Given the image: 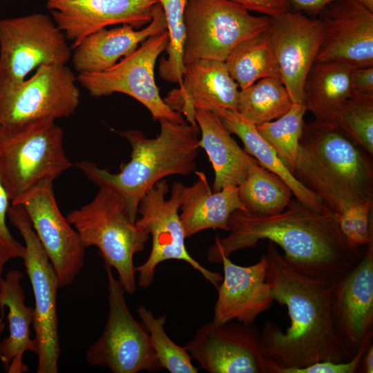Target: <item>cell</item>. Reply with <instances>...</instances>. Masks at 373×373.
<instances>
[{"mask_svg":"<svg viewBox=\"0 0 373 373\" xmlns=\"http://www.w3.org/2000/svg\"><path fill=\"white\" fill-rule=\"evenodd\" d=\"M189 0H158L164 12L169 44L167 57L159 61V75L169 82L180 86L185 71L183 51L185 40L184 13Z\"/></svg>","mask_w":373,"mask_h":373,"instance_id":"33","label":"cell"},{"mask_svg":"<svg viewBox=\"0 0 373 373\" xmlns=\"http://www.w3.org/2000/svg\"><path fill=\"white\" fill-rule=\"evenodd\" d=\"M1 125L0 124V133H1Z\"/></svg>","mask_w":373,"mask_h":373,"instance_id":"45","label":"cell"},{"mask_svg":"<svg viewBox=\"0 0 373 373\" xmlns=\"http://www.w3.org/2000/svg\"><path fill=\"white\" fill-rule=\"evenodd\" d=\"M357 372L365 373L373 372V345L371 343L364 352L360 361Z\"/></svg>","mask_w":373,"mask_h":373,"instance_id":"41","label":"cell"},{"mask_svg":"<svg viewBox=\"0 0 373 373\" xmlns=\"http://www.w3.org/2000/svg\"><path fill=\"white\" fill-rule=\"evenodd\" d=\"M220 263L224 275L217 288L213 321L224 323L236 320L254 323L257 316L268 310L274 301L265 278L266 254L256 264L246 267L234 264L226 256L221 257Z\"/></svg>","mask_w":373,"mask_h":373,"instance_id":"21","label":"cell"},{"mask_svg":"<svg viewBox=\"0 0 373 373\" xmlns=\"http://www.w3.org/2000/svg\"><path fill=\"white\" fill-rule=\"evenodd\" d=\"M271 41L281 82L293 103L303 104L306 76L322 41V28L316 17L287 11L271 17Z\"/></svg>","mask_w":373,"mask_h":373,"instance_id":"18","label":"cell"},{"mask_svg":"<svg viewBox=\"0 0 373 373\" xmlns=\"http://www.w3.org/2000/svg\"><path fill=\"white\" fill-rule=\"evenodd\" d=\"M228 225L229 234L216 236L207 250L211 263H220L222 256L229 257L237 251L255 248L267 239L283 249L284 258L298 271L336 283L358 264L365 251L349 244L336 213L326 204L316 211L296 198L282 212L271 216L236 210Z\"/></svg>","mask_w":373,"mask_h":373,"instance_id":"1","label":"cell"},{"mask_svg":"<svg viewBox=\"0 0 373 373\" xmlns=\"http://www.w3.org/2000/svg\"><path fill=\"white\" fill-rule=\"evenodd\" d=\"M168 44L166 30L152 35L111 68L99 73L79 74L77 80L92 97L108 96L114 93L126 94L143 104L153 119L183 123L185 120L182 115L172 110L161 97L154 77L157 59Z\"/></svg>","mask_w":373,"mask_h":373,"instance_id":"13","label":"cell"},{"mask_svg":"<svg viewBox=\"0 0 373 373\" xmlns=\"http://www.w3.org/2000/svg\"><path fill=\"white\" fill-rule=\"evenodd\" d=\"M181 183H173L171 198L166 199L169 189L166 180L162 179L140 202V218L136 219L135 224L151 236L152 246L147 260L135 267V272H138L137 284L142 288L149 287L154 280L155 269L160 263L178 260L187 262L217 289L222 276L205 268L186 248V237L178 213Z\"/></svg>","mask_w":373,"mask_h":373,"instance_id":"10","label":"cell"},{"mask_svg":"<svg viewBox=\"0 0 373 373\" xmlns=\"http://www.w3.org/2000/svg\"><path fill=\"white\" fill-rule=\"evenodd\" d=\"M10 198L0 180V269L10 260L23 258L26 248L11 234L6 224V216L10 208Z\"/></svg>","mask_w":373,"mask_h":373,"instance_id":"36","label":"cell"},{"mask_svg":"<svg viewBox=\"0 0 373 373\" xmlns=\"http://www.w3.org/2000/svg\"><path fill=\"white\" fill-rule=\"evenodd\" d=\"M88 204L69 212L66 218L86 248L99 250L104 264L114 268L124 291L136 289L133 257L144 249L149 234L135 224L122 198L108 188H99Z\"/></svg>","mask_w":373,"mask_h":373,"instance_id":"6","label":"cell"},{"mask_svg":"<svg viewBox=\"0 0 373 373\" xmlns=\"http://www.w3.org/2000/svg\"><path fill=\"white\" fill-rule=\"evenodd\" d=\"M265 278L271 296L286 305L290 325L284 332L272 321L261 329V350L270 373L321 361H347L333 323L336 283L314 278L292 267L269 242Z\"/></svg>","mask_w":373,"mask_h":373,"instance_id":"2","label":"cell"},{"mask_svg":"<svg viewBox=\"0 0 373 373\" xmlns=\"http://www.w3.org/2000/svg\"><path fill=\"white\" fill-rule=\"evenodd\" d=\"M224 63L240 90L262 78L280 79L269 28L239 43Z\"/></svg>","mask_w":373,"mask_h":373,"instance_id":"28","label":"cell"},{"mask_svg":"<svg viewBox=\"0 0 373 373\" xmlns=\"http://www.w3.org/2000/svg\"><path fill=\"white\" fill-rule=\"evenodd\" d=\"M350 86L354 94H373V66L352 68Z\"/></svg>","mask_w":373,"mask_h":373,"instance_id":"39","label":"cell"},{"mask_svg":"<svg viewBox=\"0 0 373 373\" xmlns=\"http://www.w3.org/2000/svg\"><path fill=\"white\" fill-rule=\"evenodd\" d=\"M240 3L249 11L273 17L289 11L283 0H230Z\"/></svg>","mask_w":373,"mask_h":373,"instance_id":"38","label":"cell"},{"mask_svg":"<svg viewBox=\"0 0 373 373\" xmlns=\"http://www.w3.org/2000/svg\"><path fill=\"white\" fill-rule=\"evenodd\" d=\"M159 122L160 132L155 138H148L137 130L119 132L131 147V160L121 166L119 173H112L90 161L75 164L99 188L117 193L135 222L141 199L158 181L172 175L186 176L197 169L199 129L186 121Z\"/></svg>","mask_w":373,"mask_h":373,"instance_id":"3","label":"cell"},{"mask_svg":"<svg viewBox=\"0 0 373 373\" xmlns=\"http://www.w3.org/2000/svg\"><path fill=\"white\" fill-rule=\"evenodd\" d=\"M184 19V65L202 59L225 61L236 46L271 23V17L252 15L230 0H189Z\"/></svg>","mask_w":373,"mask_h":373,"instance_id":"7","label":"cell"},{"mask_svg":"<svg viewBox=\"0 0 373 373\" xmlns=\"http://www.w3.org/2000/svg\"><path fill=\"white\" fill-rule=\"evenodd\" d=\"M352 67L341 61H314L303 89V104L317 122L335 124L338 109L352 95Z\"/></svg>","mask_w":373,"mask_h":373,"instance_id":"26","label":"cell"},{"mask_svg":"<svg viewBox=\"0 0 373 373\" xmlns=\"http://www.w3.org/2000/svg\"><path fill=\"white\" fill-rule=\"evenodd\" d=\"M66 39L45 14L0 19V84L21 82L44 64H66L71 57Z\"/></svg>","mask_w":373,"mask_h":373,"instance_id":"11","label":"cell"},{"mask_svg":"<svg viewBox=\"0 0 373 373\" xmlns=\"http://www.w3.org/2000/svg\"><path fill=\"white\" fill-rule=\"evenodd\" d=\"M53 181L46 180L11 202L26 210L32 228L57 274L60 287L70 285L82 270L86 247L61 213Z\"/></svg>","mask_w":373,"mask_h":373,"instance_id":"14","label":"cell"},{"mask_svg":"<svg viewBox=\"0 0 373 373\" xmlns=\"http://www.w3.org/2000/svg\"><path fill=\"white\" fill-rule=\"evenodd\" d=\"M23 273L17 269L8 271L0 277V310L3 318L5 307L9 334L0 342V359L8 373H23L28 370L23 361L25 352L36 354V346L30 337V326L34 319V308L26 305L21 281Z\"/></svg>","mask_w":373,"mask_h":373,"instance_id":"25","label":"cell"},{"mask_svg":"<svg viewBox=\"0 0 373 373\" xmlns=\"http://www.w3.org/2000/svg\"><path fill=\"white\" fill-rule=\"evenodd\" d=\"M334 124L373 155V94H354L338 109Z\"/></svg>","mask_w":373,"mask_h":373,"instance_id":"34","label":"cell"},{"mask_svg":"<svg viewBox=\"0 0 373 373\" xmlns=\"http://www.w3.org/2000/svg\"><path fill=\"white\" fill-rule=\"evenodd\" d=\"M64 131L43 118L0 133V180L12 202L46 180L54 181L73 166L64 149Z\"/></svg>","mask_w":373,"mask_h":373,"instance_id":"5","label":"cell"},{"mask_svg":"<svg viewBox=\"0 0 373 373\" xmlns=\"http://www.w3.org/2000/svg\"><path fill=\"white\" fill-rule=\"evenodd\" d=\"M195 119L201 132L199 146L205 151L214 171L213 191L238 186L256 159L240 148L216 113L196 110Z\"/></svg>","mask_w":373,"mask_h":373,"instance_id":"24","label":"cell"},{"mask_svg":"<svg viewBox=\"0 0 373 373\" xmlns=\"http://www.w3.org/2000/svg\"><path fill=\"white\" fill-rule=\"evenodd\" d=\"M184 66L182 84L163 99L172 110L184 115L185 121L196 128V110L214 113L222 109L236 111L238 86L224 61L202 59Z\"/></svg>","mask_w":373,"mask_h":373,"instance_id":"20","label":"cell"},{"mask_svg":"<svg viewBox=\"0 0 373 373\" xmlns=\"http://www.w3.org/2000/svg\"><path fill=\"white\" fill-rule=\"evenodd\" d=\"M2 271L3 270L0 269V277L1 276Z\"/></svg>","mask_w":373,"mask_h":373,"instance_id":"44","label":"cell"},{"mask_svg":"<svg viewBox=\"0 0 373 373\" xmlns=\"http://www.w3.org/2000/svg\"><path fill=\"white\" fill-rule=\"evenodd\" d=\"M316 17L322 41L315 61H337L353 68L373 66V12L356 0H336Z\"/></svg>","mask_w":373,"mask_h":373,"instance_id":"17","label":"cell"},{"mask_svg":"<svg viewBox=\"0 0 373 373\" xmlns=\"http://www.w3.org/2000/svg\"><path fill=\"white\" fill-rule=\"evenodd\" d=\"M292 173L336 213L373 200L372 155L335 124L304 123Z\"/></svg>","mask_w":373,"mask_h":373,"instance_id":"4","label":"cell"},{"mask_svg":"<svg viewBox=\"0 0 373 373\" xmlns=\"http://www.w3.org/2000/svg\"><path fill=\"white\" fill-rule=\"evenodd\" d=\"M372 202L367 200L336 213L341 231L354 247H362L373 242Z\"/></svg>","mask_w":373,"mask_h":373,"instance_id":"35","label":"cell"},{"mask_svg":"<svg viewBox=\"0 0 373 373\" xmlns=\"http://www.w3.org/2000/svg\"><path fill=\"white\" fill-rule=\"evenodd\" d=\"M141 322L150 337L151 344L162 368L170 373H197L198 367L191 362V356L185 347L174 343L167 335L164 326L166 315L155 318L145 306L137 309Z\"/></svg>","mask_w":373,"mask_h":373,"instance_id":"32","label":"cell"},{"mask_svg":"<svg viewBox=\"0 0 373 373\" xmlns=\"http://www.w3.org/2000/svg\"><path fill=\"white\" fill-rule=\"evenodd\" d=\"M76 80L66 64H48L39 66L29 79L0 84L1 126L70 116L79 103Z\"/></svg>","mask_w":373,"mask_h":373,"instance_id":"12","label":"cell"},{"mask_svg":"<svg viewBox=\"0 0 373 373\" xmlns=\"http://www.w3.org/2000/svg\"><path fill=\"white\" fill-rule=\"evenodd\" d=\"M158 0H47L52 19L77 47L89 35L108 26L149 24Z\"/></svg>","mask_w":373,"mask_h":373,"instance_id":"19","label":"cell"},{"mask_svg":"<svg viewBox=\"0 0 373 373\" xmlns=\"http://www.w3.org/2000/svg\"><path fill=\"white\" fill-rule=\"evenodd\" d=\"M305 112L303 104L293 103L289 110L280 117L256 126L259 134L291 173L298 157L299 140Z\"/></svg>","mask_w":373,"mask_h":373,"instance_id":"31","label":"cell"},{"mask_svg":"<svg viewBox=\"0 0 373 373\" xmlns=\"http://www.w3.org/2000/svg\"><path fill=\"white\" fill-rule=\"evenodd\" d=\"M368 10L373 12V0H356Z\"/></svg>","mask_w":373,"mask_h":373,"instance_id":"42","label":"cell"},{"mask_svg":"<svg viewBox=\"0 0 373 373\" xmlns=\"http://www.w3.org/2000/svg\"><path fill=\"white\" fill-rule=\"evenodd\" d=\"M5 327H6V324L3 321V318L0 317V334L3 331V329H5Z\"/></svg>","mask_w":373,"mask_h":373,"instance_id":"43","label":"cell"},{"mask_svg":"<svg viewBox=\"0 0 373 373\" xmlns=\"http://www.w3.org/2000/svg\"><path fill=\"white\" fill-rule=\"evenodd\" d=\"M292 104L281 80L267 77L239 90L235 111L258 126L280 117Z\"/></svg>","mask_w":373,"mask_h":373,"instance_id":"30","label":"cell"},{"mask_svg":"<svg viewBox=\"0 0 373 373\" xmlns=\"http://www.w3.org/2000/svg\"><path fill=\"white\" fill-rule=\"evenodd\" d=\"M245 211L255 216H271L288 206L293 193L278 175L264 168L256 160L245 180L238 186Z\"/></svg>","mask_w":373,"mask_h":373,"instance_id":"29","label":"cell"},{"mask_svg":"<svg viewBox=\"0 0 373 373\" xmlns=\"http://www.w3.org/2000/svg\"><path fill=\"white\" fill-rule=\"evenodd\" d=\"M372 342L363 345L350 361L340 363L321 361L310 365L282 370L280 373H354L357 372L361 358Z\"/></svg>","mask_w":373,"mask_h":373,"instance_id":"37","label":"cell"},{"mask_svg":"<svg viewBox=\"0 0 373 373\" xmlns=\"http://www.w3.org/2000/svg\"><path fill=\"white\" fill-rule=\"evenodd\" d=\"M332 315L336 334L350 361L372 340L373 242L358 264L336 283Z\"/></svg>","mask_w":373,"mask_h":373,"instance_id":"16","label":"cell"},{"mask_svg":"<svg viewBox=\"0 0 373 373\" xmlns=\"http://www.w3.org/2000/svg\"><path fill=\"white\" fill-rule=\"evenodd\" d=\"M104 267L108 279V318L102 334L85 353L86 362L106 367L113 373L161 370L148 332L131 314L125 291L114 277L112 267L105 264Z\"/></svg>","mask_w":373,"mask_h":373,"instance_id":"9","label":"cell"},{"mask_svg":"<svg viewBox=\"0 0 373 373\" xmlns=\"http://www.w3.org/2000/svg\"><path fill=\"white\" fill-rule=\"evenodd\" d=\"M166 30V22L161 4H155L151 21L140 30L128 24L103 28L84 39L74 49L73 65L79 74L95 73L113 66L117 61L128 57L149 37Z\"/></svg>","mask_w":373,"mask_h":373,"instance_id":"22","label":"cell"},{"mask_svg":"<svg viewBox=\"0 0 373 373\" xmlns=\"http://www.w3.org/2000/svg\"><path fill=\"white\" fill-rule=\"evenodd\" d=\"M196 181L191 186H180V218L186 238L208 229L229 231V219L236 210L245 209L238 186H227L213 191L203 171H195Z\"/></svg>","mask_w":373,"mask_h":373,"instance_id":"23","label":"cell"},{"mask_svg":"<svg viewBox=\"0 0 373 373\" xmlns=\"http://www.w3.org/2000/svg\"><path fill=\"white\" fill-rule=\"evenodd\" d=\"M289 11L300 12L310 17L317 15L327 4L336 0H283Z\"/></svg>","mask_w":373,"mask_h":373,"instance_id":"40","label":"cell"},{"mask_svg":"<svg viewBox=\"0 0 373 373\" xmlns=\"http://www.w3.org/2000/svg\"><path fill=\"white\" fill-rule=\"evenodd\" d=\"M200 368L209 373H270L254 323L209 322L185 347Z\"/></svg>","mask_w":373,"mask_h":373,"instance_id":"15","label":"cell"},{"mask_svg":"<svg viewBox=\"0 0 373 373\" xmlns=\"http://www.w3.org/2000/svg\"><path fill=\"white\" fill-rule=\"evenodd\" d=\"M227 131L243 142L244 151L260 165L280 176L291 188L294 198L308 207L321 211L324 202L316 193L301 184L283 164L274 149L259 134L256 126L236 111L222 109L216 113Z\"/></svg>","mask_w":373,"mask_h":373,"instance_id":"27","label":"cell"},{"mask_svg":"<svg viewBox=\"0 0 373 373\" xmlns=\"http://www.w3.org/2000/svg\"><path fill=\"white\" fill-rule=\"evenodd\" d=\"M8 217L25 242L23 260L35 298L32 339L38 358L37 372L57 373L60 355L57 313L59 280L24 208L11 204Z\"/></svg>","mask_w":373,"mask_h":373,"instance_id":"8","label":"cell"}]
</instances>
